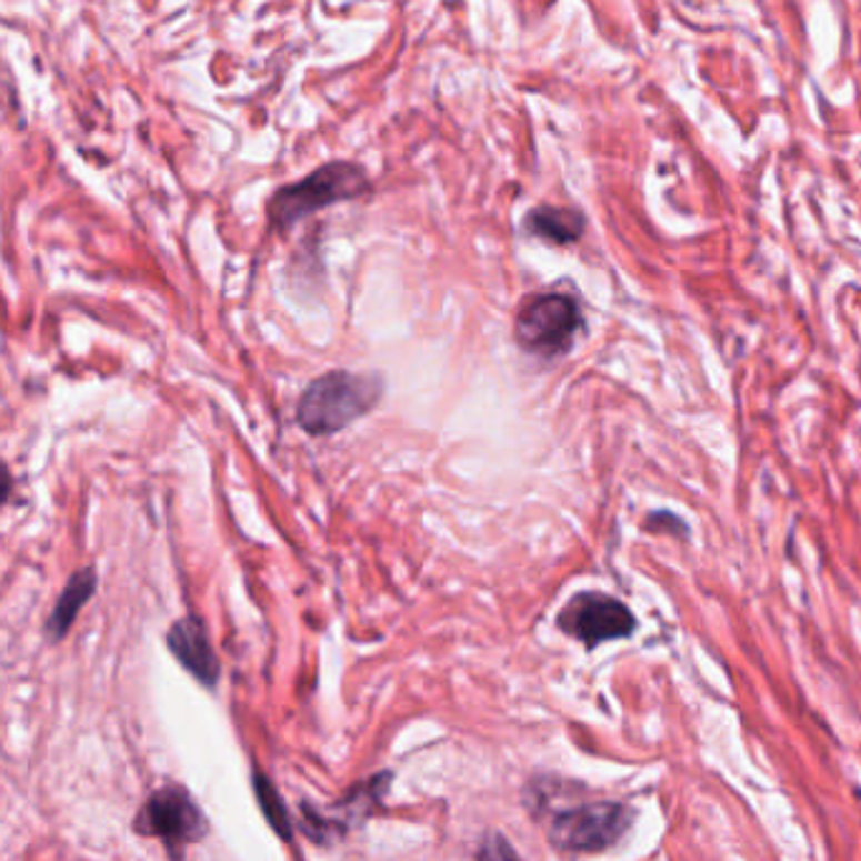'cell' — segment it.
Returning a JSON list of instances; mask_svg holds the SVG:
<instances>
[{"mask_svg":"<svg viewBox=\"0 0 861 861\" xmlns=\"http://www.w3.org/2000/svg\"><path fill=\"white\" fill-rule=\"evenodd\" d=\"M383 396L376 373L330 371L312 381L298 401V423L310 437H330L361 419Z\"/></svg>","mask_w":861,"mask_h":861,"instance_id":"6da1fadb","label":"cell"},{"mask_svg":"<svg viewBox=\"0 0 861 861\" xmlns=\"http://www.w3.org/2000/svg\"><path fill=\"white\" fill-rule=\"evenodd\" d=\"M368 177L358 164L330 162L302 182L278 189L268 202V222L276 230H288L306 217L326 210L330 204L356 200L368 192Z\"/></svg>","mask_w":861,"mask_h":861,"instance_id":"7a4b0ae2","label":"cell"},{"mask_svg":"<svg viewBox=\"0 0 861 861\" xmlns=\"http://www.w3.org/2000/svg\"><path fill=\"white\" fill-rule=\"evenodd\" d=\"M584 326L580 306L564 292L529 298L514 320V336L527 353L554 358L572 348Z\"/></svg>","mask_w":861,"mask_h":861,"instance_id":"3957f363","label":"cell"},{"mask_svg":"<svg viewBox=\"0 0 861 861\" xmlns=\"http://www.w3.org/2000/svg\"><path fill=\"white\" fill-rule=\"evenodd\" d=\"M207 829L210 824H207L202 809L182 787H174V783L151 793L134 819L137 834L162 841L174 861H182L184 849L197 844L207 834Z\"/></svg>","mask_w":861,"mask_h":861,"instance_id":"277c9868","label":"cell"},{"mask_svg":"<svg viewBox=\"0 0 861 861\" xmlns=\"http://www.w3.org/2000/svg\"><path fill=\"white\" fill-rule=\"evenodd\" d=\"M630 821L632 811L622 807V803H582V807L554 813L550 839L562 851L590 854V851H602L612 847L614 841H620L624 831L630 829Z\"/></svg>","mask_w":861,"mask_h":861,"instance_id":"5b68a950","label":"cell"},{"mask_svg":"<svg viewBox=\"0 0 861 861\" xmlns=\"http://www.w3.org/2000/svg\"><path fill=\"white\" fill-rule=\"evenodd\" d=\"M560 628L570 638L584 642L587 648H598L600 642L632 635L635 618H632L628 604L610 598V594L580 592L564 604Z\"/></svg>","mask_w":861,"mask_h":861,"instance_id":"8992f818","label":"cell"},{"mask_svg":"<svg viewBox=\"0 0 861 861\" xmlns=\"http://www.w3.org/2000/svg\"><path fill=\"white\" fill-rule=\"evenodd\" d=\"M167 645L172 655L182 662L187 673H192L202 685L212 688L220 680V660L214 655L210 635H207L200 618L187 614V618L177 620L167 632Z\"/></svg>","mask_w":861,"mask_h":861,"instance_id":"52a82bcc","label":"cell"},{"mask_svg":"<svg viewBox=\"0 0 861 861\" xmlns=\"http://www.w3.org/2000/svg\"><path fill=\"white\" fill-rule=\"evenodd\" d=\"M97 584H99V577L91 567L71 574V580L63 587L61 598L53 604L49 620H46V638L51 642H61L66 635H69L73 620L79 618L83 604H87L93 598V592H97Z\"/></svg>","mask_w":861,"mask_h":861,"instance_id":"ba28073f","label":"cell"},{"mask_svg":"<svg viewBox=\"0 0 861 861\" xmlns=\"http://www.w3.org/2000/svg\"><path fill=\"white\" fill-rule=\"evenodd\" d=\"M527 232L554 244H570L582 238L584 217L567 207H537L527 214Z\"/></svg>","mask_w":861,"mask_h":861,"instance_id":"9c48e42d","label":"cell"},{"mask_svg":"<svg viewBox=\"0 0 861 861\" xmlns=\"http://www.w3.org/2000/svg\"><path fill=\"white\" fill-rule=\"evenodd\" d=\"M254 797H258L260 811L264 813V819H268V824L276 829L282 839H290L292 837L290 813L286 809V803H282L278 789L272 787L262 773H254Z\"/></svg>","mask_w":861,"mask_h":861,"instance_id":"30bf717a","label":"cell"},{"mask_svg":"<svg viewBox=\"0 0 861 861\" xmlns=\"http://www.w3.org/2000/svg\"><path fill=\"white\" fill-rule=\"evenodd\" d=\"M477 861H522V859H519L514 847L509 844L504 837L497 834V831H491V834H487L484 841H481Z\"/></svg>","mask_w":861,"mask_h":861,"instance_id":"8fae6325","label":"cell"},{"mask_svg":"<svg viewBox=\"0 0 861 861\" xmlns=\"http://www.w3.org/2000/svg\"><path fill=\"white\" fill-rule=\"evenodd\" d=\"M13 491V477H11V469H8V463L0 459V507L6 504L8 497H11Z\"/></svg>","mask_w":861,"mask_h":861,"instance_id":"7c38bea8","label":"cell"}]
</instances>
